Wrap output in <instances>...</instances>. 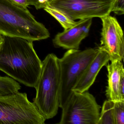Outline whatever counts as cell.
Instances as JSON below:
<instances>
[{
    "mask_svg": "<svg viewBox=\"0 0 124 124\" xmlns=\"http://www.w3.org/2000/svg\"><path fill=\"white\" fill-rule=\"evenodd\" d=\"M0 46V70L17 82L35 87L40 76L42 61L33 41L3 36Z\"/></svg>",
    "mask_w": 124,
    "mask_h": 124,
    "instance_id": "obj_1",
    "label": "cell"
},
{
    "mask_svg": "<svg viewBox=\"0 0 124 124\" xmlns=\"http://www.w3.org/2000/svg\"><path fill=\"white\" fill-rule=\"evenodd\" d=\"M0 34L33 42L50 37L48 30L35 19L27 8L10 0H0Z\"/></svg>",
    "mask_w": 124,
    "mask_h": 124,
    "instance_id": "obj_2",
    "label": "cell"
},
{
    "mask_svg": "<svg viewBox=\"0 0 124 124\" xmlns=\"http://www.w3.org/2000/svg\"><path fill=\"white\" fill-rule=\"evenodd\" d=\"M61 70L59 58L48 54L42 62L40 76L35 88L33 103L46 119L54 117L59 107Z\"/></svg>",
    "mask_w": 124,
    "mask_h": 124,
    "instance_id": "obj_3",
    "label": "cell"
},
{
    "mask_svg": "<svg viewBox=\"0 0 124 124\" xmlns=\"http://www.w3.org/2000/svg\"><path fill=\"white\" fill-rule=\"evenodd\" d=\"M99 51L98 47L83 51L69 50L59 59L61 70L59 107L62 108L79 78Z\"/></svg>",
    "mask_w": 124,
    "mask_h": 124,
    "instance_id": "obj_4",
    "label": "cell"
},
{
    "mask_svg": "<svg viewBox=\"0 0 124 124\" xmlns=\"http://www.w3.org/2000/svg\"><path fill=\"white\" fill-rule=\"evenodd\" d=\"M46 120L26 93L0 96V124H44Z\"/></svg>",
    "mask_w": 124,
    "mask_h": 124,
    "instance_id": "obj_5",
    "label": "cell"
},
{
    "mask_svg": "<svg viewBox=\"0 0 124 124\" xmlns=\"http://www.w3.org/2000/svg\"><path fill=\"white\" fill-rule=\"evenodd\" d=\"M62 109L59 124H98L100 107L95 97L88 92L72 90Z\"/></svg>",
    "mask_w": 124,
    "mask_h": 124,
    "instance_id": "obj_6",
    "label": "cell"
},
{
    "mask_svg": "<svg viewBox=\"0 0 124 124\" xmlns=\"http://www.w3.org/2000/svg\"><path fill=\"white\" fill-rule=\"evenodd\" d=\"M115 0H50L47 6L58 10L70 19L101 18L109 15Z\"/></svg>",
    "mask_w": 124,
    "mask_h": 124,
    "instance_id": "obj_7",
    "label": "cell"
},
{
    "mask_svg": "<svg viewBox=\"0 0 124 124\" xmlns=\"http://www.w3.org/2000/svg\"><path fill=\"white\" fill-rule=\"evenodd\" d=\"M102 28L99 49L108 55L110 61H122L124 57L123 31L115 17L107 15L101 18Z\"/></svg>",
    "mask_w": 124,
    "mask_h": 124,
    "instance_id": "obj_8",
    "label": "cell"
},
{
    "mask_svg": "<svg viewBox=\"0 0 124 124\" xmlns=\"http://www.w3.org/2000/svg\"><path fill=\"white\" fill-rule=\"evenodd\" d=\"M92 19H81L73 27L58 33L53 39L54 46L67 50H79L81 42L88 35Z\"/></svg>",
    "mask_w": 124,
    "mask_h": 124,
    "instance_id": "obj_9",
    "label": "cell"
},
{
    "mask_svg": "<svg viewBox=\"0 0 124 124\" xmlns=\"http://www.w3.org/2000/svg\"><path fill=\"white\" fill-rule=\"evenodd\" d=\"M99 49L98 53L79 78L72 90L81 93L87 91L94 83L101 68L106 66L110 61V58L107 53Z\"/></svg>",
    "mask_w": 124,
    "mask_h": 124,
    "instance_id": "obj_10",
    "label": "cell"
},
{
    "mask_svg": "<svg viewBox=\"0 0 124 124\" xmlns=\"http://www.w3.org/2000/svg\"><path fill=\"white\" fill-rule=\"evenodd\" d=\"M106 65L108 71V85L106 91V95L108 100L114 101L124 100L120 91V82L121 74L124 71L122 61L119 60L111 61Z\"/></svg>",
    "mask_w": 124,
    "mask_h": 124,
    "instance_id": "obj_11",
    "label": "cell"
},
{
    "mask_svg": "<svg viewBox=\"0 0 124 124\" xmlns=\"http://www.w3.org/2000/svg\"><path fill=\"white\" fill-rule=\"evenodd\" d=\"M98 124H116L114 101L108 100L104 102Z\"/></svg>",
    "mask_w": 124,
    "mask_h": 124,
    "instance_id": "obj_12",
    "label": "cell"
},
{
    "mask_svg": "<svg viewBox=\"0 0 124 124\" xmlns=\"http://www.w3.org/2000/svg\"><path fill=\"white\" fill-rule=\"evenodd\" d=\"M21 88L19 83L13 78L0 76V96L18 92Z\"/></svg>",
    "mask_w": 124,
    "mask_h": 124,
    "instance_id": "obj_13",
    "label": "cell"
},
{
    "mask_svg": "<svg viewBox=\"0 0 124 124\" xmlns=\"http://www.w3.org/2000/svg\"><path fill=\"white\" fill-rule=\"evenodd\" d=\"M44 9L59 22L64 30L73 27L78 22L70 19L61 11L50 6H46Z\"/></svg>",
    "mask_w": 124,
    "mask_h": 124,
    "instance_id": "obj_14",
    "label": "cell"
},
{
    "mask_svg": "<svg viewBox=\"0 0 124 124\" xmlns=\"http://www.w3.org/2000/svg\"><path fill=\"white\" fill-rule=\"evenodd\" d=\"M116 124H124V100L114 101Z\"/></svg>",
    "mask_w": 124,
    "mask_h": 124,
    "instance_id": "obj_15",
    "label": "cell"
},
{
    "mask_svg": "<svg viewBox=\"0 0 124 124\" xmlns=\"http://www.w3.org/2000/svg\"><path fill=\"white\" fill-rule=\"evenodd\" d=\"M112 12L117 15L124 14V0H115L112 6Z\"/></svg>",
    "mask_w": 124,
    "mask_h": 124,
    "instance_id": "obj_16",
    "label": "cell"
},
{
    "mask_svg": "<svg viewBox=\"0 0 124 124\" xmlns=\"http://www.w3.org/2000/svg\"><path fill=\"white\" fill-rule=\"evenodd\" d=\"M32 5L34 6L37 10L44 8L46 7L50 0H30Z\"/></svg>",
    "mask_w": 124,
    "mask_h": 124,
    "instance_id": "obj_17",
    "label": "cell"
},
{
    "mask_svg": "<svg viewBox=\"0 0 124 124\" xmlns=\"http://www.w3.org/2000/svg\"><path fill=\"white\" fill-rule=\"evenodd\" d=\"M15 4L22 6L24 8H27L30 5H32V3L30 0H10Z\"/></svg>",
    "mask_w": 124,
    "mask_h": 124,
    "instance_id": "obj_18",
    "label": "cell"
},
{
    "mask_svg": "<svg viewBox=\"0 0 124 124\" xmlns=\"http://www.w3.org/2000/svg\"><path fill=\"white\" fill-rule=\"evenodd\" d=\"M119 87L120 94L122 97L124 99V71L122 73L120 77Z\"/></svg>",
    "mask_w": 124,
    "mask_h": 124,
    "instance_id": "obj_19",
    "label": "cell"
},
{
    "mask_svg": "<svg viewBox=\"0 0 124 124\" xmlns=\"http://www.w3.org/2000/svg\"><path fill=\"white\" fill-rule=\"evenodd\" d=\"M3 39H3V36L0 34V46L2 43L3 41Z\"/></svg>",
    "mask_w": 124,
    "mask_h": 124,
    "instance_id": "obj_20",
    "label": "cell"
}]
</instances>
